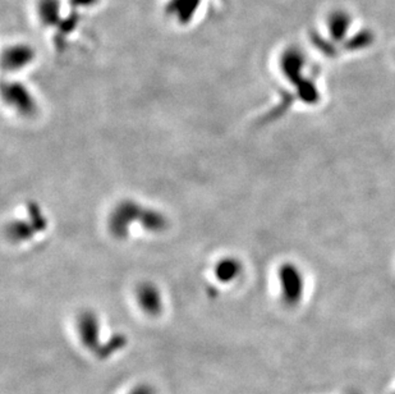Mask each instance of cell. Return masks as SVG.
<instances>
[{
  "instance_id": "cell-4",
  "label": "cell",
  "mask_w": 395,
  "mask_h": 394,
  "mask_svg": "<svg viewBox=\"0 0 395 394\" xmlns=\"http://www.w3.org/2000/svg\"><path fill=\"white\" fill-rule=\"evenodd\" d=\"M127 345V338L123 334H114L113 337L109 338L105 343L100 345L96 355L99 359H109L114 353L124 348Z\"/></svg>"
},
{
  "instance_id": "cell-5",
  "label": "cell",
  "mask_w": 395,
  "mask_h": 394,
  "mask_svg": "<svg viewBox=\"0 0 395 394\" xmlns=\"http://www.w3.org/2000/svg\"><path fill=\"white\" fill-rule=\"evenodd\" d=\"M128 394H156L155 388L148 383H142L131 389V392Z\"/></svg>"
},
{
  "instance_id": "cell-6",
  "label": "cell",
  "mask_w": 395,
  "mask_h": 394,
  "mask_svg": "<svg viewBox=\"0 0 395 394\" xmlns=\"http://www.w3.org/2000/svg\"><path fill=\"white\" fill-rule=\"evenodd\" d=\"M393 394H395V390H394V393H393Z\"/></svg>"
},
{
  "instance_id": "cell-3",
  "label": "cell",
  "mask_w": 395,
  "mask_h": 394,
  "mask_svg": "<svg viewBox=\"0 0 395 394\" xmlns=\"http://www.w3.org/2000/svg\"><path fill=\"white\" fill-rule=\"evenodd\" d=\"M349 23H351V18L346 12H343V11L334 12L329 18V27H330L332 37L335 40H342L346 36L347 31L349 28Z\"/></svg>"
},
{
  "instance_id": "cell-2",
  "label": "cell",
  "mask_w": 395,
  "mask_h": 394,
  "mask_svg": "<svg viewBox=\"0 0 395 394\" xmlns=\"http://www.w3.org/2000/svg\"><path fill=\"white\" fill-rule=\"evenodd\" d=\"M138 303L141 309L151 317H156L162 312V298L154 287L150 286L142 287L138 292Z\"/></svg>"
},
{
  "instance_id": "cell-1",
  "label": "cell",
  "mask_w": 395,
  "mask_h": 394,
  "mask_svg": "<svg viewBox=\"0 0 395 394\" xmlns=\"http://www.w3.org/2000/svg\"><path fill=\"white\" fill-rule=\"evenodd\" d=\"M78 336L79 341L89 351L95 352L99 350L100 325L99 320L93 312H84L78 317Z\"/></svg>"
}]
</instances>
